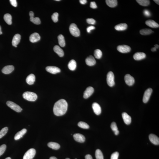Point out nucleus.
Instances as JSON below:
<instances>
[{"label":"nucleus","mask_w":159,"mask_h":159,"mask_svg":"<svg viewBox=\"0 0 159 159\" xmlns=\"http://www.w3.org/2000/svg\"><path fill=\"white\" fill-rule=\"evenodd\" d=\"M68 104L64 99H61L58 101L55 104L53 111L55 115L60 116L64 115L67 111Z\"/></svg>","instance_id":"f257e3e1"},{"label":"nucleus","mask_w":159,"mask_h":159,"mask_svg":"<svg viewBox=\"0 0 159 159\" xmlns=\"http://www.w3.org/2000/svg\"><path fill=\"white\" fill-rule=\"evenodd\" d=\"M22 96L25 99L30 102H34L37 100L38 98L37 94L31 92H25L23 94Z\"/></svg>","instance_id":"f03ea898"},{"label":"nucleus","mask_w":159,"mask_h":159,"mask_svg":"<svg viewBox=\"0 0 159 159\" xmlns=\"http://www.w3.org/2000/svg\"><path fill=\"white\" fill-rule=\"evenodd\" d=\"M69 30L71 34L74 37H78L80 35V31L75 24H72L70 25Z\"/></svg>","instance_id":"7ed1b4c3"},{"label":"nucleus","mask_w":159,"mask_h":159,"mask_svg":"<svg viewBox=\"0 0 159 159\" xmlns=\"http://www.w3.org/2000/svg\"><path fill=\"white\" fill-rule=\"evenodd\" d=\"M107 82L109 86L112 87L115 85L114 76L112 72H110L108 73L107 76Z\"/></svg>","instance_id":"20e7f679"},{"label":"nucleus","mask_w":159,"mask_h":159,"mask_svg":"<svg viewBox=\"0 0 159 159\" xmlns=\"http://www.w3.org/2000/svg\"><path fill=\"white\" fill-rule=\"evenodd\" d=\"M6 104L8 107L16 112H20L22 110V109L19 105L11 101H8Z\"/></svg>","instance_id":"39448f33"},{"label":"nucleus","mask_w":159,"mask_h":159,"mask_svg":"<svg viewBox=\"0 0 159 159\" xmlns=\"http://www.w3.org/2000/svg\"><path fill=\"white\" fill-rule=\"evenodd\" d=\"M36 154V150L34 148H30L25 154L23 159H32Z\"/></svg>","instance_id":"423d86ee"},{"label":"nucleus","mask_w":159,"mask_h":159,"mask_svg":"<svg viewBox=\"0 0 159 159\" xmlns=\"http://www.w3.org/2000/svg\"><path fill=\"white\" fill-rule=\"evenodd\" d=\"M153 90L151 88H148L145 91L144 94L143 101L144 103H146L148 102L151 96Z\"/></svg>","instance_id":"0eeeda50"},{"label":"nucleus","mask_w":159,"mask_h":159,"mask_svg":"<svg viewBox=\"0 0 159 159\" xmlns=\"http://www.w3.org/2000/svg\"><path fill=\"white\" fill-rule=\"evenodd\" d=\"M117 50L119 52H120L126 53L130 52L131 49L129 46L122 45L118 46Z\"/></svg>","instance_id":"6e6552de"},{"label":"nucleus","mask_w":159,"mask_h":159,"mask_svg":"<svg viewBox=\"0 0 159 159\" xmlns=\"http://www.w3.org/2000/svg\"><path fill=\"white\" fill-rule=\"evenodd\" d=\"M46 70L47 72L52 74H56L60 72V69L57 67L54 66H49L46 68Z\"/></svg>","instance_id":"1a4fd4ad"},{"label":"nucleus","mask_w":159,"mask_h":159,"mask_svg":"<svg viewBox=\"0 0 159 159\" xmlns=\"http://www.w3.org/2000/svg\"><path fill=\"white\" fill-rule=\"evenodd\" d=\"M124 80L126 84L129 86H132L134 83V79L130 74H126L125 76Z\"/></svg>","instance_id":"9d476101"},{"label":"nucleus","mask_w":159,"mask_h":159,"mask_svg":"<svg viewBox=\"0 0 159 159\" xmlns=\"http://www.w3.org/2000/svg\"><path fill=\"white\" fill-rule=\"evenodd\" d=\"M94 92V88L90 86L88 87L85 92H84V98L87 99L90 96H92Z\"/></svg>","instance_id":"9b49d317"},{"label":"nucleus","mask_w":159,"mask_h":159,"mask_svg":"<svg viewBox=\"0 0 159 159\" xmlns=\"http://www.w3.org/2000/svg\"><path fill=\"white\" fill-rule=\"evenodd\" d=\"M40 39V36L38 34L34 32L31 35L29 38V40L32 43L38 42Z\"/></svg>","instance_id":"f8f14e48"},{"label":"nucleus","mask_w":159,"mask_h":159,"mask_svg":"<svg viewBox=\"0 0 159 159\" xmlns=\"http://www.w3.org/2000/svg\"><path fill=\"white\" fill-rule=\"evenodd\" d=\"M74 138L76 141L80 143H84L86 138L83 135L80 134H76L73 136Z\"/></svg>","instance_id":"ddd939ff"},{"label":"nucleus","mask_w":159,"mask_h":159,"mask_svg":"<svg viewBox=\"0 0 159 159\" xmlns=\"http://www.w3.org/2000/svg\"><path fill=\"white\" fill-rule=\"evenodd\" d=\"M149 138L150 142L154 144L159 145V138L157 136L154 134H151L149 135Z\"/></svg>","instance_id":"4468645a"},{"label":"nucleus","mask_w":159,"mask_h":159,"mask_svg":"<svg viewBox=\"0 0 159 159\" xmlns=\"http://www.w3.org/2000/svg\"><path fill=\"white\" fill-rule=\"evenodd\" d=\"M92 106L94 111L96 115H100L102 112V109L100 105L96 102H94L92 104Z\"/></svg>","instance_id":"2eb2a0df"},{"label":"nucleus","mask_w":159,"mask_h":159,"mask_svg":"<svg viewBox=\"0 0 159 159\" xmlns=\"http://www.w3.org/2000/svg\"><path fill=\"white\" fill-rule=\"evenodd\" d=\"M21 39V36L19 34H16L13 38L12 41V45L14 47H17V45L18 44Z\"/></svg>","instance_id":"dca6fc26"},{"label":"nucleus","mask_w":159,"mask_h":159,"mask_svg":"<svg viewBox=\"0 0 159 159\" xmlns=\"http://www.w3.org/2000/svg\"><path fill=\"white\" fill-rule=\"evenodd\" d=\"M14 70V66L12 65L7 66L3 68L2 72L4 74H9L12 72Z\"/></svg>","instance_id":"f3484780"},{"label":"nucleus","mask_w":159,"mask_h":159,"mask_svg":"<svg viewBox=\"0 0 159 159\" xmlns=\"http://www.w3.org/2000/svg\"><path fill=\"white\" fill-rule=\"evenodd\" d=\"M146 55L144 53L137 52L134 54L133 58L134 59L136 60H140L144 59Z\"/></svg>","instance_id":"a211bd4d"},{"label":"nucleus","mask_w":159,"mask_h":159,"mask_svg":"<svg viewBox=\"0 0 159 159\" xmlns=\"http://www.w3.org/2000/svg\"><path fill=\"white\" fill-rule=\"evenodd\" d=\"M86 62L87 65L93 66L96 64V61L95 58L92 56H90L86 59Z\"/></svg>","instance_id":"6ab92c4d"},{"label":"nucleus","mask_w":159,"mask_h":159,"mask_svg":"<svg viewBox=\"0 0 159 159\" xmlns=\"http://www.w3.org/2000/svg\"><path fill=\"white\" fill-rule=\"evenodd\" d=\"M122 116L124 122L127 125H129L132 122L131 117L126 112H124L122 114Z\"/></svg>","instance_id":"aec40b11"},{"label":"nucleus","mask_w":159,"mask_h":159,"mask_svg":"<svg viewBox=\"0 0 159 159\" xmlns=\"http://www.w3.org/2000/svg\"><path fill=\"white\" fill-rule=\"evenodd\" d=\"M145 24L147 26L152 28H158L159 26V24L153 20H148L146 21Z\"/></svg>","instance_id":"412c9836"},{"label":"nucleus","mask_w":159,"mask_h":159,"mask_svg":"<svg viewBox=\"0 0 159 159\" xmlns=\"http://www.w3.org/2000/svg\"><path fill=\"white\" fill-rule=\"evenodd\" d=\"M36 77L34 74H30L26 78V82L28 84L30 85H32L34 84L35 81Z\"/></svg>","instance_id":"4be33fe9"},{"label":"nucleus","mask_w":159,"mask_h":159,"mask_svg":"<svg viewBox=\"0 0 159 159\" xmlns=\"http://www.w3.org/2000/svg\"><path fill=\"white\" fill-rule=\"evenodd\" d=\"M54 52L57 54L60 57H62L64 55V52L63 50L58 45L54 46Z\"/></svg>","instance_id":"5701e85b"},{"label":"nucleus","mask_w":159,"mask_h":159,"mask_svg":"<svg viewBox=\"0 0 159 159\" xmlns=\"http://www.w3.org/2000/svg\"><path fill=\"white\" fill-rule=\"evenodd\" d=\"M27 130L26 129H23L20 131L18 132L14 137V139L16 140H19L22 137L23 135H24L26 133Z\"/></svg>","instance_id":"b1692460"},{"label":"nucleus","mask_w":159,"mask_h":159,"mask_svg":"<svg viewBox=\"0 0 159 159\" xmlns=\"http://www.w3.org/2000/svg\"><path fill=\"white\" fill-rule=\"evenodd\" d=\"M128 26L125 23L117 25L115 26V29L118 31H123L127 29Z\"/></svg>","instance_id":"393cba45"},{"label":"nucleus","mask_w":159,"mask_h":159,"mask_svg":"<svg viewBox=\"0 0 159 159\" xmlns=\"http://www.w3.org/2000/svg\"><path fill=\"white\" fill-rule=\"evenodd\" d=\"M48 146L54 150H58L60 148V146L58 144L54 142H50L48 144Z\"/></svg>","instance_id":"a878e982"},{"label":"nucleus","mask_w":159,"mask_h":159,"mask_svg":"<svg viewBox=\"0 0 159 159\" xmlns=\"http://www.w3.org/2000/svg\"><path fill=\"white\" fill-rule=\"evenodd\" d=\"M77 64L76 61L74 60H72L69 62L68 67L70 70H74L76 68Z\"/></svg>","instance_id":"bb28decb"},{"label":"nucleus","mask_w":159,"mask_h":159,"mask_svg":"<svg viewBox=\"0 0 159 159\" xmlns=\"http://www.w3.org/2000/svg\"><path fill=\"white\" fill-rule=\"evenodd\" d=\"M106 2L107 6L110 8L115 7L118 4V2L116 0H106Z\"/></svg>","instance_id":"cd10ccee"},{"label":"nucleus","mask_w":159,"mask_h":159,"mask_svg":"<svg viewBox=\"0 0 159 159\" xmlns=\"http://www.w3.org/2000/svg\"><path fill=\"white\" fill-rule=\"evenodd\" d=\"M58 38L60 46L61 47H64L66 45V43L64 36L61 34L58 36Z\"/></svg>","instance_id":"c85d7f7f"},{"label":"nucleus","mask_w":159,"mask_h":159,"mask_svg":"<svg viewBox=\"0 0 159 159\" xmlns=\"http://www.w3.org/2000/svg\"><path fill=\"white\" fill-rule=\"evenodd\" d=\"M4 19L8 24L11 25L12 24V17L10 14L7 13L4 14Z\"/></svg>","instance_id":"c756f323"},{"label":"nucleus","mask_w":159,"mask_h":159,"mask_svg":"<svg viewBox=\"0 0 159 159\" xmlns=\"http://www.w3.org/2000/svg\"><path fill=\"white\" fill-rule=\"evenodd\" d=\"M153 32L152 30L150 29H144L140 30V34L142 35H147L150 34Z\"/></svg>","instance_id":"7c9ffc66"},{"label":"nucleus","mask_w":159,"mask_h":159,"mask_svg":"<svg viewBox=\"0 0 159 159\" xmlns=\"http://www.w3.org/2000/svg\"><path fill=\"white\" fill-rule=\"evenodd\" d=\"M136 1L139 4L144 6H148L150 4V2L148 0H137Z\"/></svg>","instance_id":"2f4dec72"},{"label":"nucleus","mask_w":159,"mask_h":159,"mask_svg":"<svg viewBox=\"0 0 159 159\" xmlns=\"http://www.w3.org/2000/svg\"><path fill=\"white\" fill-rule=\"evenodd\" d=\"M95 156L96 159H104L103 154L101 150L99 149H98L96 150Z\"/></svg>","instance_id":"473e14b6"},{"label":"nucleus","mask_w":159,"mask_h":159,"mask_svg":"<svg viewBox=\"0 0 159 159\" xmlns=\"http://www.w3.org/2000/svg\"><path fill=\"white\" fill-rule=\"evenodd\" d=\"M94 56L97 59H100L102 56V51L100 50L97 49L94 51Z\"/></svg>","instance_id":"72a5a7b5"},{"label":"nucleus","mask_w":159,"mask_h":159,"mask_svg":"<svg viewBox=\"0 0 159 159\" xmlns=\"http://www.w3.org/2000/svg\"><path fill=\"white\" fill-rule=\"evenodd\" d=\"M30 18V20L34 24H41V21L39 18L34 17V16Z\"/></svg>","instance_id":"f704fd0d"},{"label":"nucleus","mask_w":159,"mask_h":159,"mask_svg":"<svg viewBox=\"0 0 159 159\" xmlns=\"http://www.w3.org/2000/svg\"><path fill=\"white\" fill-rule=\"evenodd\" d=\"M78 126L80 127L83 129H88L89 128V126L85 122H80L78 124Z\"/></svg>","instance_id":"c9c22d12"},{"label":"nucleus","mask_w":159,"mask_h":159,"mask_svg":"<svg viewBox=\"0 0 159 159\" xmlns=\"http://www.w3.org/2000/svg\"><path fill=\"white\" fill-rule=\"evenodd\" d=\"M8 130V128L6 127L2 129L0 131V139L2 138L7 133Z\"/></svg>","instance_id":"e433bc0d"},{"label":"nucleus","mask_w":159,"mask_h":159,"mask_svg":"<svg viewBox=\"0 0 159 159\" xmlns=\"http://www.w3.org/2000/svg\"><path fill=\"white\" fill-rule=\"evenodd\" d=\"M58 13L57 12H54L53 13L51 16V18L54 22H56L58 21Z\"/></svg>","instance_id":"4c0bfd02"},{"label":"nucleus","mask_w":159,"mask_h":159,"mask_svg":"<svg viewBox=\"0 0 159 159\" xmlns=\"http://www.w3.org/2000/svg\"><path fill=\"white\" fill-rule=\"evenodd\" d=\"M6 146L5 144L2 145L0 146V156L2 155L6 150Z\"/></svg>","instance_id":"58836bf2"},{"label":"nucleus","mask_w":159,"mask_h":159,"mask_svg":"<svg viewBox=\"0 0 159 159\" xmlns=\"http://www.w3.org/2000/svg\"><path fill=\"white\" fill-rule=\"evenodd\" d=\"M111 128L114 132H115L118 130V128L117 126L116 123L115 122H112L111 125Z\"/></svg>","instance_id":"ea45409f"},{"label":"nucleus","mask_w":159,"mask_h":159,"mask_svg":"<svg viewBox=\"0 0 159 159\" xmlns=\"http://www.w3.org/2000/svg\"><path fill=\"white\" fill-rule=\"evenodd\" d=\"M119 155V154L118 152H114L112 155L110 159H118Z\"/></svg>","instance_id":"a19ab883"},{"label":"nucleus","mask_w":159,"mask_h":159,"mask_svg":"<svg viewBox=\"0 0 159 159\" xmlns=\"http://www.w3.org/2000/svg\"><path fill=\"white\" fill-rule=\"evenodd\" d=\"M86 21L88 24H94L96 22L95 20L92 18H88Z\"/></svg>","instance_id":"79ce46f5"},{"label":"nucleus","mask_w":159,"mask_h":159,"mask_svg":"<svg viewBox=\"0 0 159 159\" xmlns=\"http://www.w3.org/2000/svg\"><path fill=\"white\" fill-rule=\"evenodd\" d=\"M144 14L147 17H149V16H151V13L148 10H145L144 11Z\"/></svg>","instance_id":"37998d69"},{"label":"nucleus","mask_w":159,"mask_h":159,"mask_svg":"<svg viewBox=\"0 0 159 159\" xmlns=\"http://www.w3.org/2000/svg\"><path fill=\"white\" fill-rule=\"evenodd\" d=\"M10 1L12 5L14 7H16L17 6V3L16 0H10Z\"/></svg>","instance_id":"c03bdc74"},{"label":"nucleus","mask_w":159,"mask_h":159,"mask_svg":"<svg viewBox=\"0 0 159 159\" xmlns=\"http://www.w3.org/2000/svg\"><path fill=\"white\" fill-rule=\"evenodd\" d=\"M90 6L92 9H96L97 8V6L96 3L94 2H92L90 3Z\"/></svg>","instance_id":"a18cd8bd"},{"label":"nucleus","mask_w":159,"mask_h":159,"mask_svg":"<svg viewBox=\"0 0 159 159\" xmlns=\"http://www.w3.org/2000/svg\"><path fill=\"white\" fill-rule=\"evenodd\" d=\"M95 28V26H89L87 28V31L88 32L90 33L91 30H93Z\"/></svg>","instance_id":"49530a36"},{"label":"nucleus","mask_w":159,"mask_h":159,"mask_svg":"<svg viewBox=\"0 0 159 159\" xmlns=\"http://www.w3.org/2000/svg\"><path fill=\"white\" fill-rule=\"evenodd\" d=\"M85 158L86 159H93L92 156L90 154L86 155Z\"/></svg>","instance_id":"de8ad7c7"},{"label":"nucleus","mask_w":159,"mask_h":159,"mask_svg":"<svg viewBox=\"0 0 159 159\" xmlns=\"http://www.w3.org/2000/svg\"><path fill=\"white\" fill-rule=\"evenodd\" d=\"M79 2L80 4H85L87 2V1L86 0H80Z\"/></svg>","instance_id":"09e8293b"},{"label":"nucleus","mask_w":159,"mask_h":159,"mask_svg":"<svg viewBox=\"0 0 159 159\" xmlns=\"http://www.w3.org/2000/svg\"><path fill=\"white\" fill-rule=\"evenodd\" d=\"M29 16L30 17H33L34 16V13L33 12L31 11L29 12Z\"/></svg>","instance_id":"8fccbe9b"},{"label":"nucleus","mask_w":159,"mask_h":159,"mask_svg":"<svg viewBox=\"0 0 159 159\" xmlns=\"http://www.w3.org/2000/svg\"><path fill=\"white\" fill-rule=\"evenodd\" d=\"M119 131L118 130L116 131V132H114V133H115L116 135H118L119 134Z\"/></svg>","instance_id":"3c124183"},{"label":"nucleus","mask_w":159,"mask_h":159,"mask_svg":"<svg viewBox=\"0 0 159 159\" xmlns=\"http://www.w3.org/2000/svg\"><path fill=\"white\" fill-rule=\"evenodd\" d=\"M156 49L155 47L152 48L151 49V50L152 51V52H155V51H156Z\"/></svg>","instance_id":"603ef678"},{"label":"nucleus","mask_w":159,"mask_h":159,"mask_svg":"<svg viewBox=\"0 0 159 159\" xmlns=\"http://www.w3.org/2000/svg\"><path fill=\"white\" fill-rule=\"evenodd\" d=\"M154 1L158 5L159 4V0H154Z\"/></svg>","instance_id":"864d4df0"},{"label":"nucleus","mask_w":159,"mask_h":159,"mask_svg":"<svg viewBox=\"0 0 159 159\" xmlns=\"http://www.w3.org/2000/svg\"><path fill=\"white\" fill-rule=\"evenodd\" d=\"M154 47L156 48V49L158 48L159 46L158 44H156L154 46Z\"/></svg>","instance_id":"5fc2aeb1"},{"label":"nucleus","mask_w":159,"mask_h":159,"mask_svg":"<svg viewBox=\"0 0 159 159\" xmlns=\"http://www.w3.org/2000/svg\"><path fill=\"white\" fill-rule=\"evenodd\" d=\"M50 159H58L56 157L54 156H52L50 157Z\"/></svg>","instance_id":"6e6d98bb"},{"label":"nucleus","mask_w":159,"mask_h":159,"mask_svg":"<svg viewBox=\"0 0 159 159\" xmlns=\"http://www.w3.org/2000/svg\"><path fill=\"white\" fill-rule=\"evenodd\" d=\"M2 34V32L1 31V26H0V34Z\"/></svg>","instance_id":"4d7b16f0"},{"label":"nucleus","mask_w":159,"mask_h":159,"mask_svg":"<svg viewBox=\"0 0 159 159\" xmlns=\"http://www.w3.org/2000/svg\"><path fill=\"white\" fill-rule=\"evenodd\" d=\"M11 159L10 158V157H7V158H6V159Z\"/></svg>","instance_id":"13d9d810"},{"label":"nucleus","mask_w":159,"mask_h":159,"mask_svg":"<svg viewBox=\"0 0 159 159\" xmlns=\"http://www.w3.org/2000/svg\"><path fill=\"white\" fill-rule=\"evenodd\" d=\"M55 1H60V0H56Z\"/></svg>","instance_id":"bf43d9fd"},{"label":"nucleus","mask_w":159,"mask_h":159,"mask_svg":"<svg viewBox=\"0 0 159 159\" xmlns=\"http://www.w3.org/2000/svg\"><path fill=\"white\" fill-rule=\"evenodd\" d=\"M66 159H70L69 158H66Z\"/></svg>","instance_id":"052dcab7"},{"label":"nucleus","mask_w":159,"mask_h":159,"mask_svg":"<svg viewBox=\"0 0 159 159\" xmlns=\"http://www.w3.org/2000/svg\"><path fill=\"white\" fill-rule=\"evenodd\" d=\"M75 159H77V158H76Z\"/></svg>","instance_id":"680f3d73"}]
</instances>
